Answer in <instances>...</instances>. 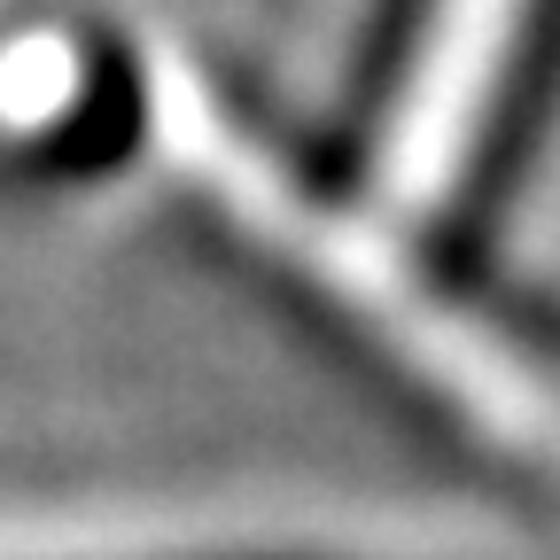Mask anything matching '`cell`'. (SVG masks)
I'll list each match as a JSON object with an SVG mask.
<instances>
[{"mask_svg":"<svg viewBox=\"0 0 560 560\" xmlns=\"http://www.w3.org/2000/svg\"><path fill=\"white\" fill-rule=\"evenodd\" d=\"M560 102V0H382L366 117L429 219H482Z\"/></svg>","mask_w":560,"mask_h":560,"instance_id":"6da1fadb","label":"cell"}]
</instances>
